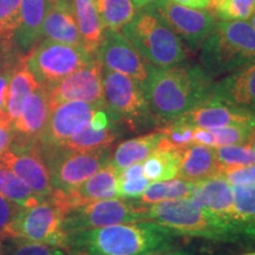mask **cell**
<instances>
[{
  "label": "cell",
  "instance_id": "6da1fadb",
  "mask_svg": "<svg viewBox=\"0 0 255 255\" xmlns=\"http://www.w3.org/2000/svg\"><path fill=\"white\" fill-rule=\"evenodd\" d=\"M214 78L202 65L180 63L168 68L149 65L142 84L159 126H167L212 97Z\"/></svg>",
  "mask_w": 255,
  "mask_h": 255
},
{
  "label": "cell",
  "instance_id": "7a4b0ae2",
  "mask_svg": "<svg viewBox=\"0 0 255 255\" xmlns=\"http://www.w3.org/2000/svg\"><path fill=\"white\" fill-rule=\"evenodd\" d=\"M173 233L154 221L121 223L69 235L68 251L92 255H152L171 250Z\"/></svg>",
  "mask_w": 255,
  "mask_h": 255
},
{
  "label": "cell",
  "instance_id": "3957f363",
  "mask_svg": "<svg viewBox=\"0 0 255 255\" xmlns=\"http://www.w3.org/2000/svg\"><path fill=\"white\" fill-rule=\"evenodd\" d=\"M146 220L156 222L176 237L219 242H234L244 238L240 225L207 212L191 199L148 205Z\"/></svg>",
  "mask_w": 255,
  "mask_h": 255
},
{
  "label": "cell",
  "instance_id": "277c9868",
  "mask_svg": "<svg viewBox=\"0 0 255 255\" xmlns=\"http://www.w3.org/2000/svg\"><path fill=\"white\" fill-rule=\"evenodd\" d=\"M121 31L149 65L168 68L188 58L183 41L149 5L138 8Z\"/></svg>",
  "mask_w": 255,
  "mask_h": 255
},
{
  "label": "cell",
  "instance_id": "5b68a950",
  "mask_svg": "<svg viewBox=\"0 0 255 255\" xmlns=\"http://www.w3.org/2000/svg\"><path fill=\"white\" fill-rule=\"evenodd\" d=\"M201 65L213 78L255 62V30L248 21H220L206 38Z\"/></svg>",
  "mask_w": 255,
  "mask_h": 255
},
{
  "label": "cell",
  "instance_id": "8992f818",
  "mask_svg": "<svg viewBox=\"0 0 255 255\" xmlns=\"http://www.w3.org/2000/svg\"><path fill=\"white\" fill-rule=\"evenodd\" d=\"M105 109L115 123L132 132H144L158 124L151 113L142 85L129 76L102 68Z\"/></svg>",
  "mask_w": 255,
  "mask_h": 255
},
{
  "label": "cell",
  "instance_id": "52a82bcc",
  "mask_svg": "<svg viewBox=\"0 0 255 255\" xmlns=\"http://www.w3.org/2000/svg\"><path fill=\"white\" fill-rule=\"evenodd\" d=\"M148 205H143L136 199L113 197L66 210L63 227L66 234L109 227L121 223H130L146 220Z\"/></svg>",
  "mask_w": 255,
  "mask_h": 255
},
{
  "label": "cell",
  "instance_id": "ba28073f",
  "mask_svg": "<svg viewBox=\"0 0 255 255\" xmlns=\"http://www.w3.org/2000/svg\"><path fill=\"white\" fill-rule=\"evenodd\" d=\"M65 212L50 197L37 206L23 208L5 229L2 239L38 242L68 251L69 237L64 231Z\"/></svg>",
  "mask_w": 255,
  "mask_h": 255
},
{
  "label": "cell",
  "instance_id": "9c48e42d",
  "mask_svg": "<svg viewBox=\"0 0 255 255\" xmlns=\"http://www.w3.org/2000/svg\"><path fill=\"white\" fill-rule=\"evenodd\" d=\"M39 148L50 169L53 188L58 191H69L78 187L109 163L113 154L111 146L92 151L64 150L40 144Z\"/></svg>",
  "mask_w": 255,
  "mask_h": 255
},
{
  "label": "cell",
  "instance_id": "30bf717a",
  "mask_svg": "<svg viewBox=\"0 0 255 255\" xmlns=\"http://www.w3.org/2000/svg\"><path fill=\"white\" fill-rule=\"evenodd\" d=\"M83 46L44 39L25 55L27 68L43 87H50L95 58Z\"/></svg>",
  "mask_w": 255,
  "mask_h": 255
},
{
  "label": "cell",
  "instance_id": "8fae6325",
  "mask_svg": "<svg viewBox=\"0 0 255 255\" xmlns=\"http://www.w3.org/2000/svg\"><path fill=\"white\" fill-rule=\"evenodd\" d=\"M180 37L188 50H200L206 38L214 30L218 19L207 8H194L170 0H155L149 4Z\"/></svg>",
  "mask_w": 255,
  "mask_h": 255
},
{
  "label": "cell",
  "instance_id": "7c38bea8",
  "mask_svg": "<svg viewBox=\"0 0 255 255\" xmlns=\"http://www.w3.org/2000/svg\"><path fill=\"white\" fill-rule=\"evenodd\" d=\"M0 163L11 169L41 199H47L55 191L50 169L38 142L13 138L7 150L0 155Z\"/></svg>",
  "mask_w": 255,
  "mask_h": 255
},
{
  "label": "cell",
  "instance_id": "4fadbf2b",
  "mask_svg": "<svg viewBox=\"0 0 255 255\" xmlns=\"http://www.w3.org/2000/svg\"><path fill=\"white\" fill-rule=\"evenodd\" d=\"M45 88L51 107L63 102L81 101L105 108L102 64L96 57L87 65Z\"/></svg>",
  "mask_w": 255,
  "mask_h": 255
},
{
  "label": "cell",
  "instance_id": "5bb4252c",
  "mask_svg": "<svg viewBox=\"0 0 255 255\" xmlns=\"http://www.w3.org/2000/svg\"><path fill=\"white\" fill-rule=\"evenodd\" d=\"M96 58L100 60L102 68L129 76L141 85L148 77L149 64L122 31H104Z\"/></svg>",
  "mask_w": 255,
  "mask_h": 255
},
{
  "label": "cell",
  "instance_id": "9a60e30c",
  "mask_svg": "<svg viewBox=\"0 0 255 255\" xmlns=\"http://www.w3.org/2000/svg\"><path fill=\"white\" fill-rule=\"evenodd\" d=\"M98 109L101 107L81 101L63 102L53 105L45 130L38 143L46 148L58 146L65 139L87 128Z\"/></svg>",
  "mask_w": 255,
  "mask_h": 255
},
{
  "label": "cell",
  "instance_id": "2e32d148",
  "mask_svg": "<svg viewBox=\"0 0 255 255\" xmlns=\"http://www.w3.org/2000/svg\"><path fill=\"white\" fill-rule=\"evenodd\" d=\"M119 176L120 170L109 162L78 187L69 191L55 190L50 199H52L64 212H66L75 207L94 201L119 197L117 196Z\"/></svg>",
  "mask_w": 255,
  "mask_h": 255
},
{
  "label": "cell",
  "instance_id": "e0dca14e",
  "mask_svg": "<svg viewBox=\"0 0 255 255\" xmlns=\"http://www.w3.org/2000/svg\"><path fill=\"white\" fill-rule=\"evenodd\" d=\"M188 126L205 129L231 126H255V115L210 97L178 119Z\"/></svg>",
  "mask_w": 255,
  "mask_h": 255
},
{
  "label": "cell",
  "instance_id": "ac0fdd59",
  "mask_svg": "<svg viewBox=\"0 0 255 255\" xmlns=\"http://www.w3.org/2000/svg\"><path fill=\"white\" fill-rule=\"evenodd\" d=\"M190 199L207 212L241 226L235 207L233 186L222 177L214 176L196 182L195 190Z\"/></svg>",
  "mask_w": 255,
  "mask_h": 255
},
{
  "label": "cell",
  "instance_id": "d6986e66",
  "mask_svg": "<svg viewBox=\"0 0 255 255\" xmlns=\"http://www.w3.org/2000/svg\"><path fill=\"white\" fill-rule=\"evenodd\" d=\"M212 98L255 115V62L235 70L214 83Z\"/></svg>",
  "mask_w": 255,
  "mask_h": 255
},
{
  "label": "cell",
  "instance_id": "ffe728a7",
  "mask_svg": "<svg viewBox=\"0 0 255 255\" xmlns=\"http://www.w3.org/2000/svg\"><path fill=\"white\" fill-rule=\"evenodd\" d=\"M51 108L46 88L40 85L28 98L19 117L12 123L13 138L25 142L39 141L49 121Z\"/></svg>",
  "mask_w": 255,
  "mask_h": 255
},
{
  "label": "cell",
  "instance_id": "44dd1931",
  "mask_svg": "<svg viewBox=\"0 0 255 255\" xmlns=\"http://www.w3.org/2000/svg\"><path fill=\"white\" fill-rule=\"evenodd\" d=\"M40 84L28 70L25 56H20L12 68L6 92L4 110L0 114V123L12 127L13 121L19 117L31 95Z\"/></svg>",
  "mask_w": 255,
  "mask_h": 255
},
{
  "label": "cell",
  "instance_id": "7402d4cb",
  "mask_svg": "<svg viewBox=\"0 0 255 255\" xmlns=\"http://www.w3.org/2000/svg\"><path fill=\"white\" fill-rule=\"evenodd\" d=\"M41 34L47 40L83 46L73 14L72 0H53L45 15Z\"/></svg>",
  "mask_w": 255,
  "mask_h": 255
},
{
  "label": "cell",
  "instance_id": "603a6c76",
  "mask_svg": "<svg viewBox=\"0 0 255 255\" xmlns=\"http://www.w3.org/2000/svg\"><path fill=\"white\" fill-rule=\"evenodd\" d=\"M51 0H23L14 44H17L19 55L25 56L34 49L43 38L41 28L45 15L49 11Z\"/></svg>",
  "mask_w": 255,
  "mask_h": 255
},
{
  "label": "cell",
  "instance_id": "cb8c5ba5",
  "mask_svg": "<svg viewBox=\"0 0 255 255\" xmlns=\"http://www.w3.org/2000/svg\"><path fill=\"white\" fill-rule=\"evenodd\" d=\"M182 155V149L175 148L163 136L157 148L143 161L144 176L150 182L178 177Z\"/></svg>",
  "mask_w": 255,
  "mask_h": 255
},
{
  "label": "cell",
  "instance_id": "d4e9b609",
  "mask_svg": "<svg viewBox=\"0 0 255 255\" xmlns=\"http://www.w3.org/2000/svg\"><path fill=\"white\" fill-rule=\"evenodd\" d=\"M219 173L215 149L213 146L193 144L183 150L178 177L199 182L206 178L214 177Z\"/></svg>",
  "mask_w": 255,
  "mask_h": 255
},
{
  "label": "cell",
  "instance_id": "484cf974",
  "mask_svg": "<svg viewBox=\"0 0 255 255\" xmlns=\"http://www.w3.org/2000/svg\"><path fill=\"white\" fill-rule=\"evenodd\" d=\"M163 133L157 129L143 135L132 137L120 143L111 154L110 163L122 171L129 165L143 162L157 148Z\"/></svg>",
  "mask_w": 255,
  "mask_h": 255
},
{
  "label": "cell",
  "instance_id": "4316f807",
  "mask_svg": "<svg viewBox=\"0 0 255 255\" xmlns=\"http://www.w3.org/2000/svg\"><path fill=\"white\" fill-rule=\"evenodd\" d=\"M73 14L77 23L83 47L96 56L104 36V27L94 0H72Z\"/></svg>",
  "mask_w": 255,
  "mask_h": 255
},
{
  "label": "cell",
  "instance_id": "83f0119b",
  "mask_svg": "<svg viewBox=\"0 0 255 255\" xmlns=\"http://www.w3.org/2000/svg\"><path fill=\"white\" fill-rule=\"evenodd\" d=\"M195 187L196 182H190L181 177L158 181L149 184L144 193L136 200L143 205H155L168 201L190 199Z\"/></svg>",
  "mask_w": 255,
  "mask_h": 255
},
{
  "label": "cell",
  "instance_id": "f1b7e54d",
  "mask_svg": "<svg viewBox=\"0 0 255 255\" xmlns=\"http://www.w3.org/2000/svg\"><path fill=\"white\" fill-rule=\"evenodd\" d=\"M117 131L113 127L96 128L89 124L81 131L65 139L55 148L71 151H92L108 148L117 139ZM43 146V145H41ZM46 148V146H45Z\"/></svg>",
  "mask_w": 255,
  "mask_h": 255
},
{
  "label": "cell",
  "instance_id": "f546056e",
  "mask_svg": "<svg viewBox=\"0 0 255 255\" xmlns=\"http://www.w3.org/2000/svg\"><path fill=\"white\" fill-rule=\"evenodd\" d=\"M104 31H121L132 20L137 8L132 0H94Z\"/></svg>",
  "mask_w": 255,
  "mask_h": 255
},
{
  "label": "cell",
  "instance_id": "4dcf8cb0",
  "mask_svg": "<svg viewBox=\"0 0 255 255\" xmlns=\"http://www.w3.org/2000/svg\"><path fill=\"white\" fill-rule=\"evenodd\" d=\"M0 194L24 208L37 206L38 203L44 201V199L34 194L33 190L11 169L1 163H0Z\"/></svg>",
  "mask_w": 255,
  "mask_h": 255
},
{
  "label": "cell",
  "instance_id": "1f68e13d",
  "mask_svg": "<svg viewBox=\"0 0 255 255\" xmlns=\"http://www.w3.org/2000/svg\"><path fill=\"white\" fill-rule=\"evenodd\" d=\"M23 0H0V56L12 58Z\"/></svg>",
  "mask_w": 255,
  "mask_h": 255
},
{
  "label": "cell",
  "instance_id": "d6a6232c",
  "mask_svg": "<svg viewBox=\"0 0 255 255\" xmlns=\"http://www.w3.org/2000/svg\"><path fill=\"white\" fill-rule=\"evenodd\" d=\"M244 237L255 241V186H233Z\"/></svg>",
  "mask_w": 255,
  "mask_h": 255
},
{
  "label": "cell",
  "instance_id": "836d02e7",
  "mask_svg": "<svg viewBox=\"0 0 255 255\" xmlns=\"http://www.w3.org/2000/svg\"><path fill=\"white\" fill-rule=\"evenodd\" d=\"M208 7L220 21H247L255 11V0H210Z\"/></svg>",
  "mask_w": 255,
  "mask_h": 255
},
{
  "label": "cell",
  "instance_id": "e575fe53",
  "mask_svg": "<svg viewBox=\"0 0 255 255\" xmlns=\"http://www.w3.org/2000/svg\"><path fill=\"white\" fill-rule=\"evenodd\" d=\"M214 149L219 171L222 169L244 167V165L255 163V152L248 145V143L216 146Z\"/></svg>",
  "mask_w": 255,
  "mask_h": 255
},
{
  "label": "cell",
  "instance_id": "d590c367",
  "mask_svg": "<svg viewBox=\"0 0 255 255\" xmlns=\"http://www.w3.org/2000/svg\"><path fill=\"white\" fill-rule=\"evenodd\" d=\"M214 135V148L222 145L246 144L255 133V126H231L210 129Z\"/></svg>",
  "mask_w": 255,
  "mask_h": 255
},
{
  "label": "cell",
  "instance_id": "8d00e7d4",
  "mask_svg": "<svg viewBox=\"0 0 255 255\" xmlns=\"http://www.w3.org/2000/svg\"><path fill=\"white\" fill-rule=\"evenodd\" d=\"M159 131L163 133L165 139L178 149H187L188 146L193 145V136H194V127L188 126L182 121L176 120L174 122L159 128Z\"/></svg>",
  "mask_w": 255,
  "mask_h": 255
},
{
  "label": "cell",
  "instance_id": "74e56055",
  "mask_svg": "<svg viewBox=\"0 0 255 255\" xmlns=\"http://www.w3.org/2000/svg\"><path fill=\"white\" fill-rule=\"evenodd\" d=\"M12 244L5 248V255H68L65 250L38 242L11 239Z\"/></svg>",
  "mask_w": 255,
  "mask_h": 255
},
{
  "label": "cell",
  "instance_id": "f35d334b",
  "mask_svg": "<svg viewBox=\"0 0 255 255\" xmlns=\"http://www.w3.org/2000/svg\"><path fill=\"white\" fill-rule=\"evenodd\" d=\"M216 176L222 177L232 186H255V163L244 167L222 169Z\"/></svg>",
  "mask_w": 255,
  "mask_h": 255
},
{
  "label": "cell",
  "instance_id": "ab89813d",
  "mask_svg": "<svg viewBox=\"0 0 255 255\" xmlns=\"http://www.w3.org/2000/svg\"><path fill=\"white\" fill-rule=\"evenodd\" d=\"M150 184V181L145 176L136 180H119L117 184V196L123 199H137L144 193Z\"/></svg>",
  "mask_w": 255,
  "mask_h": 255
},
{
  "label": "cell",
  "instance_id": "60d3db41",
  "mask_svg": "<svg viewBox=\"0 0 255 255\" xmlns=\"http://www.w3.org/2000/svg\"><path fill=\"white\" fill-rule=\"evenodd\" d=\"M24 207L12 202L0 194V238H2L5 229L8 227L9 223L13 221L15 216Z\"/></svg>",
  "mask_w": 255,
  "mask_h": 255
},
{
  "label": "cell",
  "instance_id": "b9f144b4",
  "mask_svg": "<svg viewBox=\"0 0 255 255\" xmlns=\"http://www.w3.org/2000/svg\"><path fill=\"white\" fill-rule=\"evenodd\" d=\"M193 142L194 144L213 146V148H214V135H213V132L210 131V129H205V128H194Z\"/></svg>",
  "mask_w": 255,
  "mask_h": 255
},
{
  "label": "cell",
  "instance_id": "7bdbcfd3",
  "mask_svg": "<svg viewBox=\"0 0 255 255\" xmlns=\"http://www.w3.org/2000/svg\"><path fill=\"white\" fill-rule=\"evenodd\" d=\"M12 68H13V65L0 69V114L4 110L6 92H7V85L9 81V76H11Z\"/></svg>",
  "mask_w": 255,
  "mask_h": 255
},
{
  "label": "cell",
  "instance_id": "ee69618b",
  "mask_svg": "<svg viewBox=\"0 0 255 255\" xmlns=\"http://www.w3.org/2000/svg\"><path fill=\"white\" fill-rule=\"evenodd\" d=\"M13 139L12 127L0 123V155L7 150Z\"/></svg>",
  "mask_w": 255,
  "mask_h": 255
},
{
  "label": "cell",
  "instance_id": "f6af8a7d",
  "mask_svg": "<svg viewBox=\"0 0 255 255\" xmlns=\"http://www.w3.org/2000/svg\"><path fill=\"white\" fill-rule=\"evenodd\" d=\"M176 4L194 8H208L210 0H170Z\"/></svg>",
  "mask_w": 255,
  "mask_h": 255
},
{
  "label": "cell",
  "instance_id": "bcb514c9",
  "mask_svg": "<svg viewBox=\"0 0 255 255\" xmlns=\"http://www.w3.org/2000/svg\"><path fill=\"white\" fill-rule=\"evenodd\" d=\"M152 255H193L189 252L187 251H164V252H159V253L152 254Z\"/></svg>",
  "mask_w": 255,
  "mask_h": 255
},
{
  "label": "cell",
  "instance_id": "7dc6e473",
  "mask_svg": "<svg viewBox=\"0 0 255 255\" xmlns=\"http://www.w3.org/2000/svg\"><path fill=\"white\" fill-rule=\"evenodd\" d=\"M154 1H155V0H132L133 5H135V7L137 9L144 7V6L151 4V2H154Z\"/></svg>",
  "mask_w": 255,
  "mask_h": 255
},
{
  "label": "cell",
  "instance_id": "c3c4849f",
  "mask_svg": "<svg viewBox=\"0 0 255 255\" xmlns=\"http://www.w3.org/2000/svg\"><path fill=\"white\" fill-rule=\"evenodd\" d=\"M70 253L68 255H92L90 253H88V252H84V251H69Z\"/></svg>",
  "mask_w": 255,
  "mask_h": 255
},
{
  "label": "cell",
  "instance_id": "681fc988",
  "mask_svg": "<svg viewBox=\"0 0 255 255\" xmlns=\"http://www.w3.org/2000/svg\"><path fill=\"white\" fill-rule=\"evenodd\" d=\"M248 145H250L255 152V133L253 135V137H252V138L250 139V142H248Z\"/></svg>",
  "mask_w": 255,
  "mask_h": 255
},
{
  "label": "cell",
  "instance_id": "f907efd6",
  "mask_svg": "<svg viewBox=\"0 0 255 255\" xmlns=\"http://www.w3.org/2000/svg\"><path fill=\"white\" fill-rule=\"evenodd\" d=\"M248 20H250V21H248V23H250L252 26H253L254 30H255V11L253 12V14L251 15V18L248 19Z\"/></svg>",
  "mask_w": 255,
  "mask_h": 255
},
{
  "label": "cell",
  "instance_id": "816d5d0a",
  "mask_svg": "<svg viewBox=\"0 0 255 255\" xmlns=\"http://www.w3.org/2000/svg\"><path fill=\"white\" fill-rule=\"evenodd\" d=\"M1 240H2V238H0V255H5V248H4V246H2Z\"/></svg>",
  "mask_w": 255,
  "mask_h": 255
},
{
  "label": "cell",
  "instance_id": "f5cc1de1",
  "mask_svg": "<svg viewBox=\"0 0 255 255\" xmlns=\"http://www.w3.org/2000/svg\"><path fill=\"white\" fill-rule=\"evenodd\" d=\"M242 255H255V251L254 252H248V253H245Z\"/></svg>",
  "mask_w": 255,
  "mask_h": 255
},
{
  "label": "cell",
  "instance_id": "db71d44e",
  "mask_svg": "<svg viewBox=\"0 0 255 255\" xmlns=\"http://www.w3.org/2000/svg\"><path fill=\"white\" fill-rule=\"evenodd\" d=\"M51 1H53V0H51Z\"/></svg>",
  "mask_w": 255,
  "mask_h": 255
}]
</instances>
